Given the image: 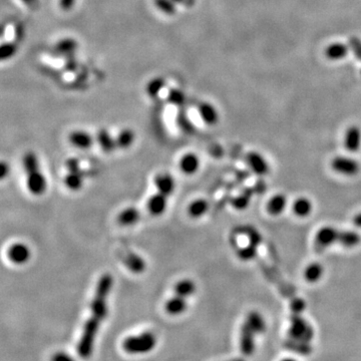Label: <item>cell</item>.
Wrapping results in <instances>:
<instances>
[{"instance_id": "28", "label": "cell", "mask_w": 361, "mask_h": 361, "mask_svg": "<svg viewBox=\"0 0 361 361\" xmlns=\"http://www.w3.org/2000/svg\"><path fill=\"white\" fill-rule=\"evenodd\" d=\"M135 140H136V136L134 131L131 129H125L115 138V143L117 148L126 149L134 144Z\"/></svg>"}, {"instance_id": "26", "label": "cell", "mask_w": 361, "mask_h": 361, "mask_svg": "<svg viewBox=\"0 0 361 361\" xmlns=\"http://www.w3.org/2000/svg\"><path fill=\"white\" fill-rule=\"evenodd\" d=\"M285 347L293 351L296 352L300 355H309L312 352V347L310 346L309 342H305V341H300V340H295L290 338L288 341L285 342Z\"/></svg>"}, {"instance_id": "15", "label": "cell", "mask_w": 361, "mask_h": 361, "mask_svg": "<svg viewBox=\"0 0 361 361\" xmlns=\"http://www.w3.org/2000/svg\"><path fill=\"white\" fill-rule=\"evenodd\" d=\"M187 299L179 295L174 294V296L169 299L165 304V310L169 315L178 316L187 309Z\"/></svg>"}, {"instance_id": "13", "label": "cell", "mask_w": 361, "mask_h": 361, "mask_svg": "<svg viewBox=\"0 0 361 361\" xmlns=\"http://www.w3.org/2000/svg\"><path fill=\"white\" fill-rule=\"evenodd\" d=\"M361 146V130L356 127H350L344 136V147L348 152H357Z\"/></svg>"}, {"instance_id": "37", "label": "cell", "mask_w": 361, "mask_h": 361, "mask_svg": "<svg viewBox=\"0 0 361 361\" xmlns=\"http://www.w3.org/2000/svg\"><path fill=\"white\" fill-rule=\"evenodd\" d=\"M168 101L174 106H182L186 101V97L182 91L174 88L170 91L168 95Z\"/></svg>"}, {"instance_id": "5", "label": "cell", "mask_w": 361, "mask_h": 361, "mask_svg": "<svg viewBox=\"0 0 361 361\" xmlns=\"http://www.w3.org/2000/svg\"><path fill=\"white\" fill-rule=\"evenodd\" d=\"M66 167L68 174L65 177V185L72 191L80 190L83 185L84 172L80 167L79 161L76 158H71L67 161Z\"/></svg>"}, {"instance_id": "10", "label": "cell", "mask_w": 361, "mask_h": 361, "mask_svg": "<svg viewBox=\"0 0 361 361\" xmlns=\"http://www.w3.org/2000/svg\"><path fill=\"white\" fill-rule=\"evenodd\" d=\"M155 186L157 188V192L170 198L175 191L176 183H175L174 178L170 174L163 173V174H159L156 176Z\"/></svg>"}, {"instance_id": "36", "label": "cell", "mask_w": 361, "mask_h": 361, "mask_svg": "<svg viewBox=\"0 0 361 361\" xmlns=\"http://www.w3.org/2000/svg\"><path fill=\"white\" fill-rule=\"evenodd\" d=\"M154 2L158 9L162 12L169 15H173L176 13V6L173 0H154Z\"/></svg>"}, {"instance_id": "16", "label": "cell", "mask_w": 361, "mask_h": 361, "mask_svg": "<svg viewBox=\"0 0 361 361\" xmlns=\"http://www.w3.org/2000/svg\"><path fill=\"white\" fill-rule=\"evenodd\" d=\"M287 206V198L283 194H277L270 198L267 203V212L272 216L282 214Z\"/></svg>"}, {"instance_id": "17", "label": "cell", "mask_w": 361, "mask_h": 361, "mask_svg": "<svg viewBox=\"0 0 361 361\" xmlns=\"http://www.w3.org/2000/svg\"><path fill=\"white\" fill-rule=\"evenodd\" d=\"M198 111L205 124L209 126H214L218 123L219 113L213 105L209 103H201L198 107Z\"/></svg>"}, {"instance_id": "40", "label": "cell", "mask_w": 361, "mask_h": 361, "mask_svg": "<svg viewBox=\"0 0 361 361\" xmlns=\"http://www.w3.org/2000/svg\"><path fill=\"white\" fill-rule=\"evenodd\" d=\"M179 125H180V128L187 132V133H192L194 131V126L191 124V122L187 118L186 115H180L179 118Z\"/></svg>"}, {"instance_id": "44", "label": "cell", "mask_w": 361, "mask_h": 361, "mask_svg": "<svg viewBox=\"0 0 361 361\" xmlns=\"http://www.w3.org/2000/svg\"><path fill=\"white\" fill-rule=\"evenodd\" d=\"M173 1L186 7H193L196 4V0H173Z\"/></svg>"}, {"instance_id": "24", "label": "cell", "mask_w": 361, "mask_h": 361, "mask_svg": "<svg viewBox=\"0 0 361 361\" xmlns=\"http://www.w3.org/2000/svg\"><path fill=\"white\" fill-rule=\"evenodd\" d=\"M245 323H247V325L252 329L255 334L263 333L266 329V323L263 316L257 311H251L247 315Z\"/></svg>"}, {"instance_id": "38", "label": "cell", "mask_w": 361, "mask_h": 361, "mask_svg": "<svg viewBox=\"0 0 361 361\" xmlns=\"http://www.w3.org/2000/svg\"><path fill=\"white\" fill-rule=\"evenodd\" d=\"M290 309L293 314L300 315L306 309V302L301 298H294L290 303Z\"/></svg>"}, {"instance_id": "39", "label": "cell", "mask_w": 361, "mask_h": 361, "mask_svg": "<svg viewBox=\"0 0 361 361\" xmlns=\"http://www.w3.org/2000/svg\"><path fill=\"white\" fill-rule=\"evenodd\" d=\"M349 45L350 48L352 49L355 57L361 62V39L356 37V36H352L349 39Z\"/></svg>"}, {"instance_id": "9", "label": "cell", "mask_w": 361, "mask_h": 361, "mask_svg": "<svg viewBox=\"0 0 361 361\" xmlns=\"http://www.w3.org/2000/svg\"><path fill=\"white\" fill-rule=\"evenodd\" d=\"M252 329L244 322L240 332V349L245 356H251L255 350V341Z\"/></svg>"}, {"instance_id": "21", "label": "cell", "mask_w": 361, "mask_h": 361, "mask_svg": "<svg viewBox=\"0 0 361 361\" xmlns=\"http://www.w3.org/2000/svg\"><path fill=\"white\" fill-rule=\"evenodd\" d=\"M141 219V213L134 207L123 210L117 215V223L122 226H133L137 224Z\"/></svg>"}, {"instance_id": "12", "label": "cell", "mask_w": 361, "mask_h": 361, "mask_svg": "<svg viewBox=\"0 0 361 361\" xmlns=\"http://www.w3.org/2000/svg\"><path fill=\"white\" fill-rule=\"evenodd\" d=\"M7 255L11 262L15 264H23L31 259L32 253L25 244L16 243L9 248Z\"/></svg>"}, {"instance_id": "11", "label": "cell", "mask_w": 361, "mask_h": 361, "mask_svg": "<svg viewBox=\"0 0 361 361\" xmlns=\"http://www.w3.org/2000/svg\"><path fill=\"white\" fill-rule=\"evenodd\" d=\"M168 206V197L165 195L157 192L155 195H153L146 204L148 212L153 216H161L165 213L167 210Z\"/></svg>"}, {"instance_id": "45", "label": "cell", "mask_w": 361, "mask_h": 361, "mask_svg": "<svg viewBox=\"0 0 361 361\" xmlns=\"http://www.w3.org/2000/svg\"><path fill=\"white\" fill-rule=\"evenodd\" d=\"M26 6L31 7L32 9L38 5V0H21Z\"/></svg>"}, {"instance_id": "22", "label": "cell", "mask_w": 361, "mask_h": 361, "mask_svg": "<svg viewBox=\"0 0 361 361\" xmlns=\"http://www.w3.org/2000/svg\"><path fill=\"white\" fill-rule=\"evenodd\" d=\"M324 274V268L320 263H310L304 270V278L309 283L318 282Z\"/></svg>"}, {"instance_id": "35", "label": "cell", "mask_w": 361, "mask_h": 361, "mask_svg": "<svg viewBox=\"0 0 361 361\" xmlns=\"http://www.w3.org/2000/svg\"><path fill=\"white\" fill-rule=\"evenodd\" d=\"M257 247L258 246L250 243L249 245L238 249L237 250V256L242 261H245V262L251 261L257 255Z\"/></svg>"}, {"instance_id": "32", "label": "cell", "mask_w": 361, "mask_h": 361, "mask_svg": "<svg viewBox=\"0 0 361 361\" xmlns=\"http://www.w3.org/2000/svg\"><path fill=\"white\" fill-rule=\"evenodd\" d=\"M77 47V42L73 38H64L54 45V50L62 54H68L74 51Z\"/></svg>"}, {"instance_id": "25", "label": "cell", "mask_w": 361, "mask_h": 361, "mask_svg": "<svg viewBox=\"0 0 361 361\" xmlns=\"http://www.w3.org/2000/svg\"><path fill=\"white\" fill-rule=\"evenodd\" d=\"M361 236L354 231H343L339 232L338 243L346 248H352L360 244Z\"/></svg>"}, {"instance_id": "2", "label": "cell", "mask_w": 361, "mask_h": 361, "mask_svg": "<svg viewBox=\"0 0 361 361\" xmlns=\"http://www.w3.org/2000/svg\"><path fill=\"white\" fill-rule=\"evenodd\" d=\"M23 166L27 175V188L32 194L42 195L47 187L44 175L39 169L38 159L35 153H27L23 158Z\"/></svg>"}, {"instance_id": "3", "label": "cell", "mask_w": 361, "mask_h": 361, "mask_svg": "<svg viewBox=\"0 0 361 361\" xmlns=\"http://www.w3.org/2000/svg\"><path fill=\"white\" fill-rule=\"evenodd\" d=\"M156 344V335L153 332L146 331L126 338L123 342V348L129 354H145L152 351Z\"/></svg>"}, {"instance_id": "31", "label": "cell", "mask_w": 361, "mask_h": 361, "mask_svg": "<svg viewBox=\"0 0 361 361\" xmlns=\"http://www.w3.org/2000/svg\"><path fill=\"white\" fill-rule=\"evenodd\" d=\"M18 50V45L15 42H4L0 44V62H5L12 58Z\"/></svg>"}, {"instance_id": "1", "label": "cell", "mask_w": 361, "mask_h": 361, "mask_svg": "<svg viewBox=\"0 0 361 361\" xmlns=\"http://www.w3.org/2000/svg\"><path fill=\"white\" fill-rule=\"evenodd\" d=\"M113 283L110 274H104L97 285L96 293L91 305L92 315L83 327L80 340L77 345V353L82 359L92 356L95 339L103 320L108 315V297Z\"/></svg>"}, {"instance_id": "19", "label": "cell", "mask_w": 361, "mask_h": 361, "mask_svg": "<svg viewBox=\"0 0 361 361\" xmlns=\"http://www.w3.org/2000/svg\"><path fill=\"white\" fill-rule=\"evenodd\" d=\"M348 46L342 42H334L328 45L325 49V56L330 61H340L346 57Z\"/></svg>"}, {"instance_id": "33", "label": "cell", "mask_w": 361, "mask_h": 361, "mask_svg": "<svg viewBox=\"0 0 361 361\" xmlns=\"http://www.w3.org/2000/svg\"><path fill=\"white\" fill-rule=\"evenodd\" d=\"M166 85V81L163 77H155L146 85V93L151 98H156L163 91Z\"/></svg>"}, {"instance_id": "27", "label": "cell", "mask_w": 361, "mask_h": 361, "mask_svg": "<svg viewBox=\"0 0 361 361\" xmlns=\"http://www.w3.org/2000/svg\"><path fill=\"white\" fill-rule=\"evenodd\" d=\"M209 210V203L204 200V199H198L193 201L189 208H188V213L192 218L198 219L204 216Z\"/></svg>"}, {"instance_id": "6", "label": "cell", "mask_w": 361, "mask_h": 361, "mask_svg": "<svg viewBox=\"0 0 361 361\" xmlns=\"http://www.w3.org/2000/svg\"><path fill=\"white\" fill-rule=\"evenodd\" d=\"M331 168L334 172L343 176H355L360 171L359 163L349 157L338 156L331 161Z\"/></svg>"}, {"instance_id": "23", "label": "cell", "mask_w": 361, "mask_h": 361, "mask_svg": "<svg viewBox=\"0 0 361 361\" xmlns=\"http://www.w3.org/2000/svg\"><path fill=\"white\" fill-rule=\"evenodd\" d=\"M97 142H98V144H100L101 148L106 153H111L117 148L115 139H113L111 137V135L106 129H101L98 132Z\"/></svg>"}, {"instance_id": "14", "label": "cell", "mask_w": 361, "mask_h": 361, "mask_svg": "<svg viewBox=\"0 0 361 361\" xmlns=\"http://www.w3.org/2000/svg\"><path fill=\"white\" fill-rule=\"evenodd\" d=\"M70 143L80 149L91 148L94 144V138L84 131H73L69 136Z\"/></svg>"}, {"instance_id": "47", "label": "cell", "mask_w": 361, "mask_h": 361, "mask_svg": "<svg viewBox=\"0 0 361 361\" xmlns=\"http://www.w3.org/2000/svg\"><path fill=\"white\" fill-rule=\"evenodd\" d=\"M229 361H245L244 359H242V358H235V359H232V360H229Z\"/></svg>"}, {"instance_id": "18", "label": "cell", "mask_w": 361, "mask_h": 361, "mask_svg": "<svg viewBox=\"0 0 361 361\" xmlns=\"http://www.w3.org/2000/svg\"><path fill=\"white\" fill-rule=\"evenodd\" d=\"M200 167V160L197 155L193 153L186 154L183 156L180 161V171L186 175H193L195 174Z\"/></svg>"}, {"instance_id": "41", "label": "cell", "mask_w": 361, "mask_h": 361, "mask_svg": "<svg viewBox=\"0 0 361 361\" xmlns=\"http://www.w3.org/2000/svg\"><path fill=\"white\" fill-rule=\"evenodd\" d=\"M51 361H75L72 356H70L69 354L67 353H64V352H58V353H55L52 358H51Z\"/></svg>"}, {"instance_id": "8", "label": "cell", "mask_w": 361, "mask_h": 361, "mask_svg": "<svg viewBox=\"0 0 361 361\" xmlns=\"http://www.w3.org/2000/svg\"><path fill=\"white\" fill-rule=\"evenodd\" d=\"M339 231L334 227L325 226L318 230L315 236V242L320 248H326L338 242Z\"/></svg>"}, {"instance_id": "20", "label": "cell", "mask_w": 361, "mask_h": 361, "mask_svg": "<svg viewBox=\"0 0 361 361\" xmlns=\"http://www.w3.org/2000/svg\"><path fill=\"white\" fill-rule=\"evenodd\" d=\"M312 210H313V204L306 197L297 198L292 205L293 213L299 218H306L309 216L312 213Z\"/></svg>"}, {"instance_id": "43", "label": "cell", "mask_w": 361, "mask_h": 361, "mask_svg": "<svg viewBox=\"0 0 361 361\" xmlns=\"http://www.w3.org/2000/svg\"><path fill=\"white\" fill-rule=\"evenodd\" d=\"M9 173V167L6 163L0 162V180L4 179Z\"/></svg>"}, {"instance_id": "34", "label": "cell", "mask_w": 361, "mask_h": 361, "mask_svg": "<svg viewBox=\"0 0 361 361\" xmlns=\"http://www.w3.org/2000/svg\"><path fill=\"white\" fill-rule=\"evenodd\" d=\"M251 196H252V193L251 191H247V192H244L243 194H241L240 196L234 198L232 201H231V204L232 206L236 209V210H239V211H242V210H245L249 204H250V200H251Z\"/></svg>"}, {"instance_id": "30", "label": "cell", "mask_w": 361, "mask_h": 361, "mask_svg": "<svg viewBox=\"0 0 361 361\" xmlns=\"http://www.w3.org/2000/svg\"><path fill=\"white\" fill-rule=\"evenodd\" d=\"M125 263L131 271L138 273V274L144 272V270L145 269V262H144V259L141 256L134 254V253L129 254L126 257Z\"/></svg>"}, {"instance_id": "4", "label": "cell", "mask_w": 361, "mask_h": 361, "mask_svg": "<svg viewBox=\"0 0 361 361\" xmlns=\"http://www.w3.org/2000/svg\"><path fill=\"white\" fill-rule=\"evenodd\" d=\"M289 336L295 340L310 342L314 337V330L300 315L293 314L289 327Z\"/></svg>"}, {"instance_id": "46", "label": "cell", "mask_w": 361, "mask_h": 361, "mask_svg": "<svg viewBox=\"0 0 361 361\" xmlns=\"http://www.w3.org/2000/svg\"><path fill=\"white\" fill-rule=\"evenodd\" d=\"M353 224L358 227V228H361V212L358 213L357 215L353 217Z\"/></svg>"}, {"instance_id": "29", "label": "cell", "mask_w": 361, "mask_h": 361, "mask_svg": "<svg viewBox=\"0 0 361 361\" xmlns=\"http://www.w3.org/2000/svg\"><path fill=\"white\" fill-rule=\"evenodd\" d=\"M174 292L176 295L188 298L196 292V284L191 279H182L175 285Z\"/></svg>"}, {"instance_id": "42", "label": "cell", "mask_w": 361, "mask_h": 361, "mask_svg": "<svg viewBox=\"0 0 361 361\" xmlns=\"http://www.w3.org/2000/svg\"><path fill=\"white\" fill-rule=\"evenodd\" d=\"M74 3H75V0H61L59 1V5H61L62 9L65 11H70L73 7Z\"/></svg>"}, {"instance_id": "48", "label": "cell", "mask_w": 361, "mask_h": 361, "mask_svg": "<svg viewBox=\"0 0 361 361\" xmlns=\"http://www.w3.org/2000/svg\"><path fill=\"white\" fill-rule=\"evenodd\" d=\"M281 361H296L295 359H293V358H285V359H283V360Z\"/></svg>"}, {"instance_id": "7", "label": "cell", "mask_w": 361, "mask_h": 361, "mask_svg": "<svg viewBox=\"0 0 361 361\" xmlns=\"http://www.w3.org/2000/svg\"><path fill=\"white\" fill-rule=\"evenodd\" d=\"M247 163L253 173L257 176H266L270 171V167L266 159L257 152H250L247 155Z\"/></svg>"}]
</instances>
